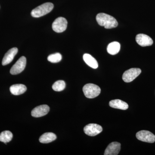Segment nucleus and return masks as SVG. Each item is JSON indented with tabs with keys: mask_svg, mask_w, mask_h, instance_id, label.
Wrapping results in <instances>:
<instances>
[{
	"mask_svg": "<svg viewBox=\"0 0 155 155\" xmlns=\"http://www.w3.org/2000/svg\"><path fill=\"white\" fill-rule=\"evenodd\" d=\"M121 150V144L114 142L110 143L105 151L104 155H117Z\"/></svg>",
	"mask_w": 155,
	"mask_h": 155,
	"instance_id": "nucleus-11",
	"label": "nucleus"
},
{
	"mask_svg": "<svg viewBox=\"0 0 155 155\" xmlns=\"http://www.w3.org/2000/svg\"><path fill=\"white\" fill-rule=\"evenodd\" d=\"M67 21L65 18L58 17L54 21L52 24L53 30L57 33L64 32L67 29Z\"/></svg>",
	"mask_w": 155,
	"mask_h": 155,
	"instance_id": "nucleus-5",
	"label": "nucleus"
},
{
	"mask_svg": "<svg viewBox=\"0 0 155 155\" xmlns=\"http://www.w3.org/2000/svg\"><path fill=\"white\" fill-rule=\"evenodd\" d=\"M27 88L24 84H15L10 87V90L11 93L14 95H19L24 93Z\"/></svg>",
	"mask_w": 155,
	"mask_h": 155,
	"instance_id": "nucleus-13",
	"label": "nucleus"
},
{
	"mask_svg": "<svg viewBox=\"0 0 155 155\" xmlns=\"http://www.w3.org/2000/svg\"><path fill=\"white\" fill-rule=\"evenodd\" d=\"M18 52V49L17 48H12L6 53L3 58L2 64L5 66L11 63L14 60V57Z\"/></svg>",
	"mask_w": 155,
	"mask_h": 155,
	"instance_id": "nucleus-12",
	"label": "nucleus"
},
{
	"mask_svg": "<svg viewBox=\"0 0 155 155\" xmlns=\"http://www.w3.org/2000/svg\"><path fill=\"white\" fill-rule=\"evenodd\" d=\"M103 128L101 125L97 124H89L84 128V131L87 135L95 136L102 131Z\"/></svg>",
	"mask_w": 155,
	"mask_h": 155,
	"instance_id": "nucleus-8",
	"label": "nucleus"
},
{
	"mask_svg": "<svg viewBox=\"0 0 155 155\" xmlns=\"http://www.w3.org/2000/svg\"><path fill=\"white\" fill-rule=\"evenodd\" d=\"M109 105L111 107L122 110H126L128 108V105L127 103L119 99L110 101L109 103Z\"/></svg>",
	"mask_w": 155,
	"mask_h": 155,
	"instance_id": "nucleus-14",
	"label": "nucleus"
},
{
	"mask_svg": "<svg viewBox=\"0 0 155 155\" xmlns=\"http://www.w3.org/2000/svg\"><path fill=\"white\" fill-rule=\"evenodd\" d=\"M141 72V70L139 68H131L124 72L122 75V79L127 83L131 82L138 77Z\"/></svg>",
	"mask_w": 155,
	"mask_h": 155,
	"instance_id": "nucleus-4",
	"label": "nucleus"
},
{
	"mask_svg": "<svg viewBox=\"0 0 155 155\" xmlns=\"http://www.w3.org/2000/svg\"><path fill=\"white\" fill-rule=\"evenodd\" d=\"M54 5L51 3H44L38 6L31 11V14L32 17L38 18L46 15L52 11Z\"/></svg>",
	"mask_w": 155,
	"mask_h": 155,
	"instance_id": "nucleus-2",
	"label": "nucleus"
},
{
	"mask_svg": "<svg viewBox=\"0 0 155 155\" xmlns=\"http://www.w3.org/2000/svg\"><path fill=\"white\" fill-rule=\"evenodd\" d=\"M50 111V107L47 105H42L38 106L31 111V115L33 117H42L45 116Z\"/></svg>",
	"mask_w": 155,
	"mask_h": 155,
	"instance_id": "nucleus-10",
	"label": "nucleus"
},
{
	"mask_svg": "<svg viewBox=\"0 0 155 155\" xmlns=\"http://www.w3.org/2000/svg\"><path fill=\"white\" fill-rule=\"evenodd\" d=\"M136 137L139 140L145 142L153 143L155 142V135L148 130L139 131L136 134Z\"/></svg>",
	"mask_w": 155,
	"mask_h": 155,
	"instance_id": "nucleus-7",
	"label": "nucleus"
},
{
	"mask_svg": "<svg viewBox=\"0 0 155 155\" xmlns=\"http://www.w3.org/2000/svg\"><path fill=\"white\" fill-rule=\"evenodd\" d=\"M84 95L88 98H94L97 97L101 92V89L97 85L94 84H87L83 87Z\"/></svg>",
	"mask_w": 155,
	"mask_h": 155,
	"instance_id": "nucleus-3",
	"label": "nucleus"
},
{
	"mask_svg": "<svg viewBox=\"0 0 155 155\" xmlns=\"http://www.w3.org/2000/svg\"><path fill=\"white\" fill-rule=\"evenodd\" d=\"M57 136L52 132H48L44 134L39 138V141L41 143H48L55 140Z\"/></svg>",
	"mask_w": 155,
	"mask_h": 155,
	"instance_id": "nucleus-16",
	"label": "nucleus"
},
{
	"mask_svg": "<svg viewBox=\"0 0 155 155\" xmlns=\"http://www.w3.org/2000/svg\"><path fill=\"white\" fill-rule=\"evenodd\" d=\"M13 134L9 130L3 131L0 134V141L5 143V144L12 140Z\"/></svg>",
	"mask_w": 155,
	"mask_h": 155,
	"instance_id": "nucleus-18",
	"label": "nucleus"
},
{
	"mask_svg": "<svg viewBox=\"0 0 155 155\" xmlns=\"http://www.w3.org/2000/svg\"><path fill=\"white\" fill-rule=\"evenodd\" d=\"M98 24L104 26L107 29L116 28L118 25V22L114 17L105 13H100L96 16Z\"/></svg>",
	"mask_w": 155,
	"mask_h": 155,
	"instance_id": "nucleus-1",
	"label": "nucleus"
},
{
	"mask_svg": "<svg viewBox=\"0 0 155 155\" xmlns=\"http://www.w3.org/2000/svg\"><path fill=\"white\" fill-rule=\"evenodd\" d=\"M120 44L118 42H112L108 45L107 48V51L109 54L114 55L119 52L120 50Z\"/></svg>",
	"mask_w": 155,
	"mask_h": 155,
	"instance_id": "nucleus-17",
	"label": "nucleus"
},
{
	"mask_svg": "<svg viewBox=\"0 0 155 155\" xmlns=\"http://www.w3.org/2000/svg\"><path fill=\"white\" fill-rule=\"evenodd\" d=\"M136 41L142 47L150 46L153 44V40L148 35L143 34H139L136 37Z\"/></svg>",
	"mask_w": 155,
	"mask_h": 155,
	"instance_id": "nucleus-9",
	"label": "nucleus"
},
{
	"mask_svg": "<svg viewBox=\"0 0 155 155\" xmlns=\"http://www.w3.org/2000/svg\"><path fill=\"white\" fill-rule=\"evenodd\" d=\"M26 64V58L22 56L13 65L10 70V73L12 75H17L21 73L25 69Z\"/></svg>",
	"mask_w": 155,
	"mask_h": 155,
	"instance_id": "nucleus-6",
	"label": "nucleus"
},
{
	"mask_svg": "<svg viewBox=\"0 0 155 155\" xmlns=\"http://www.w3.org/2000/svg\"><path fill=\"white\" fill-rule=\"evenodd\" d=\"M66 87V83L63 80H58L53 84V89L56 91H61Z\"/></svg>",
	"mask_w": 155,
	"mask_h": 155,
	"instance_id": "nucleus-19",
	"label": "nucleus"
},
{
	"mask_svg": "<svg viewBox=\"0 0 155 155\" xmlns=\"http://www.w3.org/2000/svg\"><path fill=\"white\" fill-rule=\"evenodd\" d=\"M83 60L90 67L94 69L98 68V64L97 60L89 54H84L83 55Z\"/></svg>",
	"mask_w": 155,
	"mask_h": 155,
	"instance_id": "nucleus-15",
	"label": "nucleus"
},
{
	"mask_svg": "<svg viewBox=\"0 0 155 155\" xmlns=\"http://www.w3.org/2000/svg\"><path fill=\"white\" fill-rule=\"evenodd\" d=\"M62 59V55L59 53L50 55L48 57V61L52 63H57L60 62Z\"/></svg>",
	"mask_w": 155,
	"mask_h": 155,
	"instance_id": "nucleus-20",
	"label": "nucleus"
}]
</instances>
